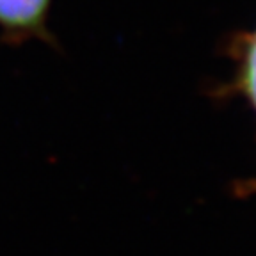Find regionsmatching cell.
Returning a JSON list of instances; mask_svg holds the SVG:
<instances>
[{
    "label": "cell",
    "mask_w": 256,
    "mask_h": 256,
    "mask_svg": "<svg viewBox=\"0 0 256 256\" xmlns=\"http://www.w3.org/2000/svg\"><path fill=\"white\" fill-rule=\"evenodd\" d=\"M50 0H0V24L9 28H36L41 25Z\"/></svg>",
    "instance_id": "cell-1"
},
{
    "label": "cell",
    "mask_w": 256,
    "mask_h": 256,
    "mask_svg": "<svg viewBox=\"0 0 256 256\" xmlns=\"http://www.w3.org/2000/svg\"><path fill=\"white\" fill-rule=\"evenodd\" d=\"M244 89L248 92L249 100L256 107V36L251 41V46L248 50L244 66Z\"/></svg>",
    "instance_id": "cell-2"
}]
</instances>
